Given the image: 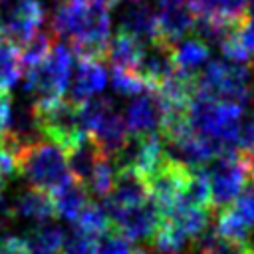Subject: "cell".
Wrapping results in <instances>:
<instances>
[{
  "label": "cell",
  "mask_w": 254,
  "mask_h": 254,
  "mask_svg": "<svg viewBox=\"0 0 254 254\" xmlns=\"http://www.w3.org/2000/svg\"><path fill=\"white\" fill-rule=\"evenodd\" d=\"M50 32L58 42H67L75 58L103 62L111 38L109 6L101 0H60Z\"/></svg>",
  "instance_id": "1"
},
{
  "label": "cell",
  "mask_w": 254,
  "mask_h": 254,
  "mask_svg": "<svg viewBox=\"0 0 254 254\" xmlns=\"http://www.w3.org/2000/svg\"><path fill=\"white\" fill-rule=\"evenodd\" d=\"M187 119L196 133L208 137L218 147L220 155L238 149V135L244 119L242 105L196 89L187 107Z\"/></svg>",
  "instance_id": "2"
},
{
  "label": "cell",
  "mask_w": 254,
  "mask_h": 254,
  "mask_svg": "<svg viewBox=\"0 0 254 254\" xmlns=\"http://www.w3.org/2000/svg\"><path fill=\"white\" fill-rule=\"evenodd\" d=\"M254 71L246 64H236L230 60H208L206 65H202L196 71V89L248 107L250 101H254Z\"/></svg>",
  "instance_id": "3"
},
{
  "label": "cell",
  "mask_w": 254,
  "mask_h": 254,
  "mask_svg": "<svg viewBox=\"0 0 254 254\" xmlns=\"http://www.w3.org/2000/svg\"><path fill=\"white\" fill-rule=\"evenodd\" d=\"M16 175L46 192H52L71 177L64 149L42 139L22 149L16 161Z\"/></svg>",
  "instance_id": "4"
},
{
  "label": "cell",
  "mask_w": 254,
  "mask_h": 254,
  "mask_svg": "<svg viewBox=\"0 0 254 254\" xmlns=\"http://www.w3.org/2000/svg\"><path fill=\"white\" fill-rule=\"evenodd\" d=\"M32 107L40 135L60 149L67 151L85 135L79 127V105L73 101L64 97L36 99Z\"/></svg>",
  "instance_id": "5"
},
{
  "label": "cell",
  "mask_w": 254,
  "mask_h": 254,
  "mask_svg": "<svg viewBox=\"0 0 254 254\" xmlns=\"http://www.w3.org/2000/svg\"><path fill=\"white\" fill-rule=\"evenodd\" d=\"M71 50L64 42L56 40L50 54L36 67L22 71L20 77L24 79V89L36 95V99L64 97L71 77Z\"/></svg>",
  "instance_id": "6"
},
{
  "label": "cell",
  "mask_w": 254,
  "mask_h": 254,
  "mask_svg": "<svg viewBox=\"0 0 254 254\" xmlns=\"http://www.w3.org/2000/svg\"><path fill=\"white\" fill-rule=\"evenodd\" d=\"M210 183V208L228 206L244 189L248 181L246 159L240 149L222 153L206 165Z\"/></svg>",
  "instance_id": "7"
},
{
  "label": "cell",
  "mask_w": 254,
  "mask_h": 254,
  "mask_svg": "<svg viewBox=\"0 0 254 254\" xmlns=\"http://www.w3.org/2000/svg\"><path fill=\"white\" fill-rule=\"evenodd\" d=\"M189 173H190L189 167L181 165L179 161H175L167 155L165 161L145 179L149 198L153 200V204L157 206L161 216L169 214L181 202Z\"/></svg>",
  "instance_id": "8"
},
{
  "label": "cell",
  "mask_w": 254,
  "mask_h": 254,
  "mask_svg": "<svg viewBox=\"0 0 254 254\" xmlns=\"http://www.w3.org/2000/svg\"><path fill=\"white\" fill-rule=\"evenodd\" d=\"M46 22V8L40 0H16L0 16V34L14 46H24Z\"/></svg>",
  "instance_id": "9"
},
{
  "label": "cell",
  "mask_w": 254,
  "mask_h": 254,
  "mask_svg": "<svg viewBox=\"0 0 254 254\" xmlns=\"http://www.w3.org/2000/svg\"><path fill=\"white\" fill-rule=\"evenodd\" d=\"M165 107L157 93V87H147L145 91L137 93L135 99L125 109V123L129 129V135H147V133H159L163 123Z\"/></svg>",
  "instance_id": "10"
},
{
  "label": "cell",
  "mask_w": 254,
  "mask_h": 254,
  "mask_svg": "<svg viewBox=\"0 0 254 254\" xmlns=\"http://www.w3.org/2000/svg\"><path fill=\"white\" fill-rule=\"evenodd\" d=\"M159 220H161V214H159L157 206L153 204L151 198H147L145 202L123 210L109 224H111V230L119 232L129 242H133V240H149L151 234L155 232Z\"/></svg>",
  "instance_id": "11"
},
{
  "label": "cell",
  "mask_w": 254,
  "mask_h": 254,
  "mask_svg": "<svg viewBox=\"0 0 254 254\" xmlns=\"http://www.w3.org/2000/svg\"><path fill=\"white\" fill-rule=\"evenodd\" d=\"M157 26L159 40L175 46L179 40L192 32L194 16L190 14L185 0H157Z\"/></svg>",
  "instance_id": "12"
},
{
  "label": "cell",
  "mask_w": 254,
  "mask_h": 254,
  "mask_svg": "<svg viewBox=\"0 0 254 254\" xmlns=\"http://www.w3.org/2000/svg\"><path fill=\"white\" fill-rule=\"evenodd\" d=\"M87 137L93 141L101 157L113 159L129 141V129L121 113L113 109V105L99 117V121L93 125V129L87 133Z\"/></svg>",
  "instance_id": "13"
},
{
  "label": "cell",
  "mask_w": 254,
  "mask_h": 254,
  "mask_svg": "<svg viewBox=\"0 0 254 254\" xmlns=\"http://www.w3.org/2000/svg\"><path fill=\"white\" fill-rule=\"evenodd\" d=\"M107 83V73L101 65L99 60H91V58H77L75 62V71H73V79L69 85V101H73L75 105L85 103L87 99L95 97V93H99Z\"/></svg>",
  "instance_id": "14"
},
{
  "label": "cell",
  "mask_w": 254,
  "mask_h": 254,
  "mask_svg": "<svg viewBox=\"0 0 254 254\" xmlns=\"http://www.w3.org/2000/svg\"><path fill=\"white\" fill-rule=\"evenodd\" d=\"M135 38H139L143 44L159 42V26H157V14L155 10L143 2V0H131L125 12L121 14L119 28Z\"/></svg>",
  "instance_id": "15"
},
{
  "label": "cell",
  "mask_w": 254,
  "mask_h": 254,
  "mask_svg": "<svg viewBox=\"0 0 254 254\" xmlns=\"http://www.w3.org/2000/svg\"><path fill=\"white\" fill-rule=\"evenodd\" d=\"M145 46L139 38L117 30L109 42H107V52H105V60L111 64V67H125V69H137L139 62L143 58Z\"/></svg>",
  "instance_id": "16"
},
{
  "label": "cell",
  "mask_w": 254,
  "mask_h": 254,
  "mask_svg": "<svg viewBox=\"0 0 254 254\" xmlns=\"http://www.w3.org/2000/svg\"><path fill=\"white\" fill-rule=\"evenodd\" d=\"M194 20L220 18L230 24H238L248 14V0H185Z\"/></svg>",
  "instance_id": "17"
},
{
  "label": "cell",
  "mask_w": 254,
  "mask_h": 254,
  "mask_svg": "<svg viewBox=\"0 0 254 254\" xmlns=\"http://www.w3.org/2000/svg\"><path fill=\"white\" fill-rule=\"evenodd\" d=\"M89 194L83 183H79L77 179L69 177L64 185H60L58 189L52 190V204H54V214L65 218V220H73L79 210L87 204Z\"/></svg>",
  "instance_id": "18"
},
{
  "label": "cell",
  "mask_w": 254,
  "mask_h": 254,
  "mask_svg": "<svg viewBox=\"0 0 254 254\" xmlns=\"http://www.w3.org/2000/svg\"><path fill=\"white\" fill-rule=\"evenodd\" d=\"M208 58H210V48L198 36H194V38H183V40H179L173 46L175 67L181 73L196 75V71L208 62Z\"/></svg>",
  "instance_id": "19"
},
{
  "label": "cell",
  "mask_w": 254,
  "mask_h": 254,
  "mask_svg": "<svg viewBox=\"0 0 254 254\" xmlns=\"http://www.w3.org/2000/svg\"><path fill=\"white\" fill-rule=\"evenodd\" d=\"M12 210H14V216L36 220V222H46L54 216L52 196L46 190H40L34 187L16 194L12 202Z\"/></svg>",
  "instance_id": "20"
},
{
  "label": "cell",
  "mask_w": 254,
  "mask_h": 254,
  "mask_svg": "<svg viewBox=\"0 0 254 254\" xmlns=\"http://www.w3.org/2000/svg\"><path fill=\"white\" fill-rule=\"evenodd\" d=\"M165 218L173 220L192 242H196L208 230V224H210V208H200V206L179 202L169 214H165Z\"/></svg>",
  "instance_id": "21"
},
{
  "label": "cell",
  "mask_w": 254,
  "mask_h": 254,
  "mask_svg": "<svg viewBox=\"0 0 254 254\" xmlns=\"http://www.w3.org/2000/svg\"><path fill=\"white\" fill-rule=\"evenodd\" d=\"M64 153H65V159H67L69 175H71L73 179H77L79 183L85 185V181H87V177H89L93 165H95L97 159L101 157L99 151H97V147L93 145V141H91L87 135H83L75 145H71V147H69L67 151H64Z\"/></svg>",
  "instance_id": "22"
},
{
  "label": "cell",
  "mask_w": 254,
  "mask_h": 254,
  "mask_svg": "<svg viewBox=\"0 0 254 254\" xmlns=\"http://www.w3.org/2000/svg\"><path fill=\"white\" fill-rule=\"evenodd\" d=\"M220 238L238 244V246H250L252 242V228L234 212V208L222 206L216 210V220H214V228H212Z\"/></svg>",
  "instance_id": "23"
},
{
  "label": "cell",
  "mask_w": 254,
  "mask_h": 254,
  "mask_svg": "<svg viewBox=\"0 0 254 254\" xmlns=\"http://www.w3.org/2000/svg\"><path fill=\"white\" fill-rule=\"evenodd\" d=\"M64 238H65V232L62 230V226L46 220L30 230V234L26 236V242L32 254H60Z\"/></svg>",
  "instance_id": "24"
},
{
  "label": "cell",
  "mask_w": 254,
  "mask_h": 254,
  "mask_svg": "<svg viewBox=\"0 0 254 254\" xmlns=\"http://www.w3.org/2000/svg\"><path fill=\"white\" fill-rule=\"evenodd\" d=\"M181 202L200 206V208H210V183H208L206 167L190 169L189 179L183 189Z\"/></svg>",
  "instance_id": "25"
},
{
  "label": "cell",
  "mask_w": 254,
  "mask_h": 254,
  "mask_svg": "<svg viewBox=\"0 0 254 254\" xmlns=\"http://www.w3.org/2000/svg\"><path fill=\"white\" fill-rule=\"evenodd\" d=\"M56 44V38L50 30H38L24 46H20V64H22V71L36 67L52 50V46Z\"/></svg>",
  "instance_id": "26"
},
{
  "label": "cell",
  "mask_w": 254,
  "mask_h": 254,
  "mask_svg": "<svg viewBox=\"0 0 254 254\" xmlns=\"http://www.w3.org/2000/svg\"><path fill=\"white\" fill-rule=\"evenodd\" d=\"M73 222V228L81 230V232H87V234H93L97 238L105 236L111 226H109V218L103 210V206L95 204V202H89L79 210V214L71 220Z\"/></svg>",
  "instance_id": "27"
},
{
  "label": "cell",
  "mask_w": 254,
  "mask_h": 254,
  "mask_svg": "<svg viewBox=\"0 0 254 254\" xmlns=\"http://www.w3.org/2000/svg\"><path fill=\"white\" fill-rule=\"evenodd\" d=\"M115 173H117V167L111 159L107 157H99L97 163L93 165L87 181H85V189H87V194L89 196H99L103 198L111 187H113V181H115Z\"/></svg>",
  "instance_id": "28"
},
{
  "label": "cell",
  "mask_w": 254,
  "mask_h": 254,
  "mask_svg": "<svg viewBox=\"0 0 254 254\" xmlns=\"http://www.w3.org/2000/svg\"><path fill=\"white\" fill-rule=\"evenodd\" d=\"M111 87L121 95H137L151 87L137 69L111 67Z\"/></svg>",
  "instance_id": "29"
},
{
  "label": "cell",
  "mask_w": 254,
  "mask_h": 254,
  "mask_svg": "<svg viewBox=\"0 0 254 254\" xmlns=\"http://www.w3.org/2000/svg\"><path fill=\"white\" fill-rule=\"evenodd\" d=\"M60 254H99V238L77 228L64 238Z\"/></svg>",
  "instance_id": "30"
},
{
  "label": "cell",
  "mask_w": 254,
  "mask_h": 254,
  "mask_svg": "<svg viewBox=\"0 0 254 254\" xmlns=\"http://www.w3.org/2000/svg\"><path fill=\"white\" fill-rule=\"evenodd\" d=\"M103 242H99V254H133L131 242L121 236L115 230H109L105 236H101Z\"/></svg>",
  "instance_id": "31"
},
{
  "label": "cell",
  "mask_w": 254,
  "mask_h": 254,
  "mask_svg": "<svg viewBox=\"0 0 254 254\" xmlns=\"http://www.w3.org/2000/svg\"><path fill=\"white\" fill-rule=\"evenodd\" d=\"M0 254H32L26 238L22 236H2L0 238Z\"/></svg>",
  "instance_id": "32"
},
{
  "label": "cell",
  "mask_w": 254,
  "mask_h": 254,
  "mask_svg": "<svg viewBox=\"0 0 254 254\" xmlns=\"http://www.w3.org/2000/svg\"><path fill=\"white\" fill-rule=\"evenodd\" d=\"M254 145V113L246 119H242L240 125V135H238V149L244 151Z\"/></svg>",
  "instance_id": "33"
},
{
  "label": "cell",
  "mask_w": 254,
  "mask_h": 254,
  "mask_svg": "<svg viewBox=\"0 0 254 254\" xmlns=\"http://www.w3.org/2000/svg\"><path fill=\"white\" fill-rule=\"evenodd\" d=\"M10 111H12V95L8 89L0 87V131L6 127L8 119H10Z\"/></svg>",
  "instance_id": "34"
},
{
  "label": "cell",
  "mask_w": 254,
  "mask_h": 254,
  "mask_svg": "<svg viewBox=\"0 0 254 254\" xmlns=\"http://www.w3.org/2000/svg\"><path fill=\"white\" fill-rule=\"evenodd\" d=\"M242 153H244V159H246L248 179H252V183H254V145H252V147H248V149H244Z\"/></svg>",
  "instance_id": "35"
},
{
  "label": "cell",
  "mask_w": 254,
  "mask_h": 254,
  "mask_svg": "<svg viewBox=\"0 0 254 254\" xmlns=\"http://www.w3.org/2000/svg\"><path fill=\"white\" fill-rule=\"evenodd\" d=\"M6 181H8V177L0 171V198L4 196V189H6Z\"/></svg>",
  "instance_id": "36"
},
{
  "label": "cell",
  "mask_w": 254,
  "mask_h": 254,
  "mask_svg": "<svg viewBox=\"0 0 254 254\" xmlns=\"http://www.w3.org/2000/svg\"><path fill=\"white\" fill-rule=\"evenodd\" d=\"M250 254H254V238H252V242H250Z\"/></svg>",
  "instance_id": "37"
},
{
  "label": "cell",
  "mask_w": 254,
  "mask_h": 254,
  "mask_svg": "<svg viewBox=\"0 0 254 254\" xmlns=\"http://www.w3.org/2000/svg\"><path fill=\"white\" fill-rule=\"evenodd\" d=\"M129 2H131V0H129Z\"/></svg>",
  "instance_id": "38"
}]
</instances>
